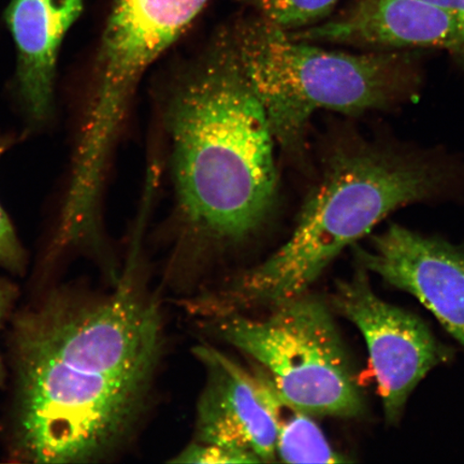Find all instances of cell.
I'll return each instance as SVG.
<instances>
[{"label": "cell", "mask_w": 464, "mask_h": 464, "mask_svg": "<svg viewBox=\"0 0 464 464\" xmlns=\"http://www.w3.org/2000/svg\"><path fill=\"white\" fill-rule=\"evenodd\" d=\"M332 303L367 342L386 421L396 425L411 392L429 371L449 361L450 351L419 317L377 297L363 268L336 284Z\"/></svg>", "instance_id": "obj_6"}, {"label": "cell", "mask_w": 464, "mask_h": 464, "mask_svg": "<svg viewBox=\"0 0 464 464\" xmlns=\"http://www.w3.org/2000/svg\"><path fill=\"white\" fill-rule=\"evenodd\" d=\"M9 145V139L0 137V158ZM26 263L24 248L16 236L7 213L0 205V266L13 274H23L26 268Z\"/></svg>", "instance_id": "obj_14"}, {"label": "cell", "mask_w": 464, "mask_h": 464, "mask_svg": "<svg viewBox=\"0 0 464 464\" xmlns=\"http://www.w3.org/2000/svg\"><path fill=\"white\" fill-rule=\"evenodd\" d=\"M19 290L13 282L7 278L0 277V330L14 309ZM5 381V369L0 357V384Z\"/></svg>", "instance_id": "obj_16"}, {"label": "cell", "mask_w": 464, "mask_h": 464, "mask_svg": "<svg viewBox=\"0 0 464 464\" xmlns=\"http://www.w3.org/2000/svg\"><path fill=\"white\" fill-rule=\"evenodd\" d=\"M173 463H259L256 458L225 446L194 440L171 460Z\"/></svg>", "instance_id": "obj_15"}, {"label": "cell", "mask_w": 464, "mask_h": 464, "mask_svg": "<svg viewBox=\"0 0 464 464\" xmlns=\"http://www.w3.org/2000/svg\"><path fill=\"white\" fill-rule=\"evenodd\" d=\"M208 0H116L103 37L147 65L189 27Z\"/></svg>", "instance_id": "obj_11"}, {"label": "cell", "mask_w": 464, "mask_h": 464, "mask_svg": "<svg viewBox=\"0 0 464 464\" xmlns=\"http://www.w3.org/2000/svg\"><path fill=\"white\" fill-rule=\"evenodd\" d=\"M461 177L448 159L353 137L329 155L289 239L202 304L219 315L299 297L345 247L391 213L448 195Z\"/></svg>", "instance_id": "obj_3"}, {"label": "cell", "mask_w": 464, "mask_h": 464, "mask_svg": "<svg viewBox=\"0 0 464 464\" xmlns=\"http://www.w3.org/2000/svg\"><path fill=\"white\" fill-rule=\"evenodd\" d=\"M9 451L27 463H95L147 411L164 329L131 258L111 292L57 289L16 314Z\"/></svg>", "instance_id": "obj_1"}, {"label": "cell", "mask_w": 464, "mask_h": 464, "mask_svg": "<svg viewBox=\"0 0 464 464\" xmlns=\"http://www.w3.org/2000/svg\"><path fill=\"white\" fill-rule=\"evenodd\" d=\"M268 382V381H266ZM269 384V382H268ZM270 386L276 426V456L286 463H341L348 461L329 444L311 415L284 401Z\"/></svg>", "instance_id": "obj_12"}, {"label": "cell", "mask_w": 464, "mask_h": 464, "mask_svg": "<svg viewBox=\"0 0 464 464\" xmlns=\"http://www.w3.org/2000/svg\"><path fill=\"white\" fill-rule=\"evenodd\" d=\"M292 34L370 51L444 50L464 68V25L428 0H352L338 14Z\"/></svg>", "instance_id": "obj_8"}, {"label": "cell", "mask_w": 464, "mask_h": 464, "mask_svg": "<svg viewBox=\"0 0 464 464\" xmlns=\"http://www.w3.org/2000/svg\"><path fill=\"white\" fill-rule=\"evenodd\" d=\"M266 310L218 315L213 326L258 365L284 401L311 416H362L364 400L328 306L306 293Z\"/></svg>", "instance_id": "obj_5"}, {"label": "cell", "mask_w": 464, "mask_h": 464, "mask_svg": "<svg viewBox=\"0 0 464 464\" xmlns=\"http://www.w3.org/2000/svg\"><path fill=\"white\" fill-rule=\"evenodd\" d=\"M287 32H299L332 16L340 0H239Z\"/></svg>", "instance_id": "obj_13"}, {"label": "cell", "mask_w": 464, "mask_h": 464, "mask_svg": "<svg viewBox=\"0 0 464 464\" xmlns=\"http://www.w3.org/2000/svg\"><path fill=\"white\" fill-rule=\"evenodd\" d=\"M82 8V0H13L9 5L17 89L34 121H44L52 112L58 52Z\"/></svg>", "instance_id": "obj_10"}, {"label": "cell", "mask_w": 464, "mask_h": 464, "mask_svg": "<svg viewBox=\"0 0 464 464\" xmlns=\"http://www.w3.org/2000/svg\"><path fill=\"white\" fill-rule=\"evenodd\" d=\"M428 2L440 5V7L450 11L464 25V0H428Z\"/></svg>", "instance_id": "obj_17"}, {"label": "cell", "mask_w": 464, "mask_h": 464, "mask_svg": "<svg viewBox=\"0 0 464 464\" xmlns=\"http://www.w3.org/2000/svg\"><path fill=\"white\" fill-rule=\"evenodd\" d=\"M359 266L420 300L464 348V248L392 224L356 247Z\"/></svg>", "instance_id": "obj_7"}, {"label": "cell", "mask_w": 464, "mask_h": 464, "mask_svg": "<svg viewBox=\"0 0 464 464\" xmlns=\"http://www.w3.org/2000/svg\"><path fill=\"white\" fill-rule=\"evenodd\" d=\"M179 222L208 245L231 246L276 207V140L227 29L188 73L168 111Z\"/></svg>", "instance_id": "obj_2"}, {"label": "cell", "mask_w": 464, "mask_h": 464, "mask_svg": "<svg viewBox=\"0 0 464 464\" xmlns=\"http://www.w3.org/2000/svg\"><path fill=\"white\" fill-rule=\"evenodd\" d=\"M195 353L207 373L197 404L195 440L275 462L276 426L268 382L211 346L196 347Z\"/></svg>", "instance_id": "obj_9"}, {"label": "cell", "mask_w": 464, "mask_h": 464, "mask_svg": "<svg viewBox=\"0 0 464 464\" xmlns=\"http://www.w3.org/2000/svg\"><path fill=\"white\" fill-rule=\"evenodd\" d=\"M227 32L276 143L288 153L304 149L319 110L353 116L388 111L413 101L420 90V62L411 50H327L259 15Z\"/></svg>", "instance_id": "obj_4"}]
</instances>
